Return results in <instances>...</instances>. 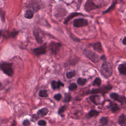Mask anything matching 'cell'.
<instances>
[{
	"label": "cell",
	"mask_w": 126,
	"mask_h": 126,
	"mask_svg": "<svg viewBox=\"0 0 126 126\" xmlns=\"http://www.w3.org/2000/svg\"><path fill=\"white\" fill-rule=\"evenodd\" d=\"M101 73L105 78L110 77L112 74V68L111 64L107 61H103L101 68Z\"/></svg>",
	"instance_id": "obj_1"
},
{
	"label": "cell",
	"mask_w": 126,
	"mask_h": 126,
	"mask_svg": "<svg viewBox=\"0 0 126 126\" xmlns=\"http://www.w3.org/2000/svg\"><path fill=\"white\" fill-rule=\"evenodd\" d=\"M0 69L7 75L11 77L14 74L12 64L2 61L0 62Z\"/></svg>",
	"instance_id": "obj_2"
},
{
	"label": "cell",
	"mask_w": 126,
	"mask_h": 126,
	"mask_svg": "<svg viewBox=\"0 0 126 126\" xmlns=\"http://www.w3.org/2000/svg\"><path fill=\"white\" fill-rule=\"evenodd\" d=\"M83 53L88 58H89L94 63H98L101 59L99 56L96 53L88 49L84 50Z\"/></svg>",
	"instance_id": "obj_3"
},
{
	"label": "cell",
	"mask_w": 126,
	"mask_h": 126,
	"mask_svg": "<svg viewBox=\"0 0 126 126\" xmlns=\"http://www.w3.org/2000/svg\"><path fill=\"white\" fill-rule=\"evenodd\" d=\"M112 88V87L110 85L107 86H104L101 88L97 89H93L90 91L91 94H98V93H107Z\"/></svg>",
	"instance_id": "obj_4"
},
{
	"label": "cell",
	"mask_w": 126,
	"mask_h": 126,
	"mask_svg": "<svg viewBox=\"0 0 126 126\" xmlns=\"http://www.w3.org/2000/svg\"><path fill=\"white\" fill-rule=\"evenodd\" d=\"M88 25V20L84 18L76 19L73 21V25L77 28L86 26Z\"/></svg>",
	"instance_id": "obj_5"
},
{
	"label": "cell",
	"mask_w": 126,
	"mask_h": 126,
	"mask_svg": "<svg viewBox=\"0 0 126 126\" xmlns=\"http://www.w3.org/2000/svg\"><path fill=\"white\" fill-rule=\"evenodd\" d=\"M85 10L88 11L90 12L93 10L97 9L98 8V6L96 5L92 0H88L85 5Z\"/></svg>",
	"instance_id": "obj_6"
},
{
	"label": "cell",
	"mask_w": 126,
	"mask_h": 126,
	"mask_svg": "<svg viewBox=\"0 0 126 126\" xmlns=\"http://www.w3.org/2000/svg\"><path fill=\"white\" fill-rule=\"evenodd\" d=\"M110 97L114 100L117 101L121 103H126V99L124 96H121L117 94V93H112L110 94Z\"/></svg>",
	"instance_id": "obj_7"
},
{
	"label": "cell",
	"mask_w": 126,
	"mask_h": 126,
	"mask_svg": "<svg viewBox=\"0 0 126 126\" xmlns=\"http://www.w3.org/2000/svg\"><path fill=\"white\" fill-rule=\"evenodd\" d=\"M61 45L58 43H52L50 45V49L51 52L53 54H56L59 51Z\"/></svg>",
	"instance_id": "obj_8"
},
{
	"label": "cell",
	"mask_w": 126,
	"mask_h": 126,
	"mask_svg": "<svg viewBox=\"0 0 126 126\" xmlns=\"http://www.w3.org/2000/svg\"><path fill=\"white\" fill-rule=\"evenodd\" d=\"M34 53L36 56H39L40 55L45 54L46 52V47L45 46H43L38 48H35L33 50Z\"/></svg>",
	"instance_id": "obj_9"
},
{
	"label": "cell",
	"mask_w": 126,
	"mask_h": 126,
	"mask_svg": "<svg viewBox=\"0 0 126 126\" xmlns=\"http://www.w3.org/2000/svg\"><path fill=\"white\" fill-rule=\"evenodd\" d=\"M51 86L53 90H55L57 89H59L61 87H64V84L60 80L58 81L54 80L51 82Z\"/></svg>",
	"instance_id": "obj_10"
},
{
	"label": "cell",
	"mask_w": 126,
	"mask_h": 126,
	"mask_svg": "<svg viewBox=\"0 0 126 126\" xmlns=\"http://www.w3.org/2000/svg\"><path fill=\"white\" fill-rule=\"evenodd\" d=\"M1 34L4 36L6 38H10L11 37H14L17 34H18L17 32H10L8 33V32H4V31H1L0 32Z\"/></svg>",
	"instance_id": "obj_11"
},
{
	"label": "cell",
	"mask_w": 126,
	"mask_h": 126,
	"mask_svg": "<svg viewBox=\"0 0 126 126\" xmlns=\"http://www.w3.org/2000/svg\"><path fill=\"white\" fill-rule=\"evenodd\" d=\"M118 70L119 72L123 74V75H126V64H120L118 67Z\"/></svg>",
	"instance_id": "obj_12"
},
{
	"label": "cell",
	"mask_w": 126,
	"mask_h": 126,
	"mask_svg": "<svg viewBox=\"0 0 126 126\" xmlns=\"http://www.w3.org/2000/svg\"><path fill=\"white\" fill-rule=\"evenodd\" d=\"M93 48L94 49L99 52H102L103 51V49L102 46V45L99 42L95 44L93 46Z\"/></svg>",
	"instance_id": "obj_13"
},
{
	"label": "cell",
	"mask_w": 126,
	"mask_h": 126,
	"mask_svg": "<svg viewBox=\"0 0 126 126\" xmlns=\"http://www.w3.org/2000/svg\"><path fill=\"white\" fill-rule=\"evenodd\" d=\"M48 112V109L45 107V108H43L40 110H39L37 111V114L39 116H46V115H47V114Z\"/></svg>",
	"instance_id": "obj_14"
},
{
	"label": "cell",
	"mask_w": 126,
	"mask_h": 126,
	"mask_svg": "<svg viewBox=\"0 0 126 126\" xmlns=\"http://www.w3.org/2000/svg\"><path fill=\"white\" fill-rule=\"evenodd\" d=\"M118 123L121 126L125 125L126 124V116L124 114L121 115L118 118Z\"/></svg>",
	"instance_id": "obj_15"
},
{
	"label": "cell",
	"mask_w": 126,
	"mask_h": 126,
	"mask_svg": "<svg viewBox=\"0 0 126 126\" xmlns=\"http://www.w3.org/2000/svg\"><path fill=\"white\" fill-rule=\"evenodd\" d=\"M82 15V14L79 13H77V12H74V13H71V14H70V15L66 19L65 21V24H67V23H68V22H69L71 19H72V18H73V17H75V16H78V15Z\"/></svg>",
	"instance_id": "obj_16"
},
{
	"label": "cell",
	"mask_w": 126,
	"mask_h": 126,
	"mask_svg": "<svg viewBox=\"0 0 126 126\" xmlns=\"http://www.w3.org/2000/svg\"><path fill=\"white\" fill-rule=\"evenodd\" d=\"M110 109L113 112H116L120 110V107L117 105L116 103H112V104L110 105Z\"/></svg>",
	"instance_id": "obj_17"
},
{
	"label": "cell",
	"mask_w": 126,
	"mask_h": 126,
	"mask_svg": "<svg viewBox=\"0 0 126 126\" xmlns=\"http://www.w3.org/2000/svg\"><path fill=\"white\" fill-rule=\"evenodd\" d=\"M24 16H25V18H26L27 19H31L32 18H33V17L34 16V13L32 11L28 10L25 12Z\"/></svg>",
	"instance_id": "obj_18"
},
{
	"label": "cell",
	"mask_w": 126,
	"mask_h": 126,
	"mask_svg": "<svg viewBox=\"0 0 126 126\" xmlns=\"http://www.w3.org/2000/svg\"><path fill=\"white\" fill-rule=\"evenodd\" d=\"M77 84L78 85H80V86H82V85H84L87 82V80L86 79L83 78H79L77 79Z\"/></svg>",
	"instance_id": "obj_19"
},
{
	"label": "cell",
	"mask_w": 126,
	"mask_h": 126,
	"mask_svg": "<svg viewBox=\"0 0 126 126\" xmlns=\"http://www.w3.org/2000/svg\"><path fill=\"white\" fill-rule=\"evenodd\" d=\"M34 36L35 37V39L36 40V41H37V43L40 44L42 42V39L39 36V34L38 31H34Z\"/></svg>",
	"instance_id": "obj_20"
},
{
	"label": "cell",
	"mask_w": 126,
	"mask_h": 126,
	"mask_svg": "<svg viewBox=\"0 0 126 126\" xmlns=\"http://www.w3.org/2000/svg\"><path fill=\"white\" fill-rule=\"evenodd\" d=\"M101 83H102L101 79L99 77H97L93 82V85L96 86H100L101 84Z\"/></svg>",
	"instance_id": "obj_21"
},
{
	"label": "cell",
	"mask_w": 126,
	"mask_h": 126,
	"mask_svg": "<svg viewBox=\"0 0 126 126\" xmlns=\"http://www.w3.org/2000/svg\"><path fill=\"white\" fill-rule=\"evenodd\" d=\"M38 95L39 96V97H47L48 96V94H47V92L46 90H40L39 92L38 93Z\"/></svg>",
	"instance_id": "obj_22"
},
{
	"label": "cell",
	"mask_w": 126,
	"mask_h": 126,
	"mask_svg": "<svg viewBox=\"0 0 126 126\" xmlns=\"http://www.w3.org/2000/svg\"><path fill=\"white\" fill-rule=\"evenodd\" d=\"M76 74L75 71V70H72L70 71H69L66 73V76L68 79H70L72 77H73Z\"/></svg>",
	"instance_id": "obj_23"
},
{
	"label": "cell",
	"mask_w": 126,
	"mask_h": 126,
	"mask_svg": "<svg viewBox=\"0 0 126 126\" xmlns=\"http://www.w3.org/2000/svg\"><path fill=\"white\" fill-rule=\"evenodd\" d=\"M99 114V112L95 110H92L91 111H90L89 112V116L90 117H94V116H98Z\"/></svg>",
	"instance_id": "obj_24"
},
{
	"label": "cell",
	"mask_w": 126,
	"mask_h": 126,
	"mask_svg": "<svg viewBox=\"0 0 126 126\" xmlns=\"http://www.w3.org/2000/svg\"><path fill=\"white\" fill-rule=\"evenodd\" d=\"M99 97V96H91L90 97V99L91 100V101L94 103H95L96 105H98V102H97V99ZM98 103H100L98 102Z\"/></svg>",
	"instance_id": "obj_25"
},
{
	"label": "cell",
	"mask_w": 126,
	"mask_h": 126,
	"mask_svg": "<svg viewBox=\"0 0 126 126\" xmlns=\"http://www.w3.org/2000/svg\"><path fill=\"white\" fill-rule=\"evenodd\" d=\"M100 122L103 125H107V124L108 122V118L107 117H102V118H101Z\"/></svg>",
	"instance_id": "obj_26"
},
{
	"label": "cell",
	"mask_w": 126,
	"mask_h": 126,
	"mask_svg": "<svg viewBox=\"0 0 126 126\" xmlns=\"http://www.w3.org/2000/svg\"><path fill=\"white\" fill-rule=\"evenodd\" d=\"M77 88V86L75 83H71L69 86V90L70 91H73Z\"/></svg>",
	"instance_id": "obj_27"
},
{
	"label": "cell",
	"mask_w": 126,
	"mask_h": 126,
	"mask_svg": "<svg viewBox=\"0 0 126 126\" xmlns=\"http://www.w3.org/2000/svg\"><path fill=\"white\" fill-rule=\"evenodd\" d=\"M71 96L70 95L67 94L65 97V98L64 100V102L69 103L71 101Z\"/></svg>",
	"instance_id": "obj_28"
},
{
	"label": "cell",
	"mask_w": 126,
	"mask_h": 126,
	"mask_svg": "<svg viewBox=\"0 0 126 126\" xmlns=\"http://www.w3.org/2000/svg\"><path fill=\"white\" fill-rule=\"evenodd\" d=\"M38 125L40 126H46V122L44 120H39L38 122Z\"/></svg>",
	"instance_id": "obj_29"
},
{
	"label": "cell",
	"mask_w": 126,
	"mask_h": 126,
	"mask_svg": "<svg viewBox=\"0 0 126 126\" xmlns=\"http://www.w3.org/2000/svg\"><path fill=\"white\" fill-rule=\"evenodd\" d=\"M66 108H67V107H66V106H62V107H61L59 109V110H58V113H59V114H62V113H63L64 112H65V111L66 110Z\"/></svg>",
	"instance_id": "obj_30"
},
{
	"label": "cell",
	"mask_w": 126,
	"mask_h": 126,
	"mask_svg": "<svg viewBox=\"0 0 126 126\" xmlns=\"http://www.w3.org/2000/svg\"><path fill=\"white\" fill-rule=\"evenodd\" d=\"M61 98H62V95L60 94H57L54 96V99L58 101H59L61 99Z\"/></svg>",
	"instance_id": "obj_31"
},
{
	"label": "cell",
	"mask_w": 126,
	"mask_h": 126,
	"mask_svg": "<svg viewBox=\"0 0 126 126\" xmlns=\"http://www.w3.org/2000/svg\"><path fill=\"white\" fill-rule=\"evenodd\" d=\"M23 125L24 126H29L30 125V122L28 120H25L23 121Z\"/></svg>",
	"instance_id": "obj_32"
},
{
	"label": "cell",
	"mask_w": 126,
	"mask_h": 126,
	"mask_svg": "<svg viewBox=\"0 0 126 126\" xmlns=\"http://www.w3.org/2000/svg\"><path fill=\"white\" fill-rule=\"evenodd\" d=\"M39 118V116L37 115H35V114H34L33 115V116H32V121L33 122H35Z\"/></svg>",
	"instance_id": "obj_33"
},
{
	"label": "cell",
	"mask_w": 126,
	"mask_h": 126,
	"mask_svg": "<svg viewBox=\"0 0 126 126\" xmlns=\"http://www.w3.org/2000/svg\"><path fill=\"white\" fill-rule=\"evenodd\" d=\"M101 59L103 60V61H106V57H105L104 55L102 56L101 57Z\"/></svg>",
	"instance_id": "obj_34"
},
{
	"label": "cell",
	"mask_w": 126,
	"mask_h": 126,
	"mask_svg": "<svg viewBox=\"0 0 126 126\" xmlns=\"http://www.w3.org/2000/svg\"><path fill=\"white\" fill-rule=\"evenodd\" d=\"M126 37H125L123 40V44L124 45H126Z\"/></svg>",
	"instance_id": "obj_35"
},
{
	"label": "cell",
	"mask_w": 126,
	"mask_h": 126,
	"mask_svg": "<svg viewBox=\"0 0 126 126\" xmlns=\"http://www.w3.org/2000/svg\"><path fill=\"white\" fill-rule=\"evenodd\" d=\"M11 126H16V122L14 120H13V123H12Z\"/></svg>",
	"instance_id": "obj_36"
},
{
	"label": "cell",
	"mask_w": 126,
	"mask_h": 126,
	"mask_svg": "<svg viewBox=\"0 0 126 126\" xmlns=\"http://www.w3.org/2000/svg\"><path fill=\"white\" fill-rule=\"evenodd\" d=\"M2 86V84H1V82H0V87H1Z\"/></svg>",
	"instance_id": "obj_37"
}]
</instances>
